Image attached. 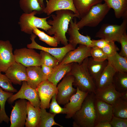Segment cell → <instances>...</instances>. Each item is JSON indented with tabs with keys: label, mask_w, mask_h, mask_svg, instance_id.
Segmentation results:
<instances>
[{
	"label": "cell",
	"mask_w": 127,
	"mask_h": 127,
	"mask_svg": "<svg viewBox=\"0 0 127 127\" xmlns=\"http://www.w3.org/2000/svg\"><path fill=\"white\" fill-rule=\"evenodd\" d=\"M56 15L52 14V20H50L47 22L52 27L47 31V34L53 37L58 44L61 43L64 46L68 44L66 34L67 31L70 21L74 18L79 16L72 11L68 10H63L55 11Z\"/></svg>",
	"instance_id": "1"
},
{
	"label": "cell",
	"mask_w": 127,
	"mask_h": 127,
	"mask_svg": "<svg viewBox=\"0 0 127 127\" xmlns=\"http://www.w3.org/2000/svg\"><path fill=\"white\" fill-rule=\"evenodd\" d=\"M88 59V57L86 58L80 64L73 63L71 70L67 74L74 77L73 85L81 91L95 94L97 89L87 68Z\"/></svg>",
	"instance_id": "2"
},
{
	"label": "cell",
	"mask_w": 127,
	"mask_h": 127,
	"mask_svg": "<svg viewBox=\"0 0 127 127\" xmlns=\"http://www.w3.org/2000/svg\"><path fill=\"white\" fill-rule=\"evenodd\" d=\"M95 94L89 93L84 99L81 108L72 117L74 127H94L96 115L94 102Z\"/></svg>",
	"instance_id": "3"
},
{
	"label": "cell",
	"mask_w": 127,
	"mask_h": 127,
	"mask_svg": "<svg viewBox=\"0 0 127 127\" xmlns=\"http://www.w3.org/2000/svg\"><path fill=\"white\" fill-rule=\"evenodd\" d=\"M110 9L105 2L93 6L86 15L77 22L78 29H81L85 27H96L103 20Z\"/></svg>",
	"instance_id": "4"
},
{
	"label": "cell",
	"mask_w": 127,
	"mask_h": 127,
	"mask_svg": "<svg viewBox=\"0 0 127 127\" xmlns=\"http://www.w3.org/2000/svg\"><path fill=\"white\" fill-rule=\"evenodd\" d=\"M37 13V11H34L29 13H23L21 15L18 24L22 32L31 35L33 33L32 28L33 27L41 29L46 32L51 27L47 21L51 16L44 18H39L35 16Z\"/></svg>",
	"instance_id": "5"
},
{
	"label": "cell",
	"mask_w": 127,
	"mask_h": 127,
	"mask_svg": "<svg viewBox=\"0 0 127 127\" xmlns=\"http://www.w3.org/2000/svg\"><path fill=\"white\" fill-rule=\"evenodd\" d=\"M127 18L123 19L120 25L107 24H103L96 33V37L104 39L109 41L119 43L121 36L126 32Z\"/></svg>",
	"instance_id": "6"
},
{
	"label": "cell",
	"mask_w": 127,
	"mask_h": 127,
	"mask_svg": "<svg viewBox=\"0 0 127 127\" xmlns=\"http://www.w3.org/2000/svg\"><path fill=\"white\" fill-rule=\"evenodd\" d=\"M13 54L15 61L26 67L32 66L41 67L42 64L40 54L33 49L28 48L16 49Z\"/></svg>",
	"instance_id": "7"
},
{
	"label": "cell",
	"mask_w": 127,
	"mask_h": 127,
	"mask_svg": "<svg viewBox=\"0 0 127 127\" xmlns=\"http://www.w3.org/2000/svg\"><path fill=\"white\" fill-rule=\"evenodd\" d=\"M74 77L67 74L57 87L56 99L59 104H65L69 101L71 97L76 92V89L73 87Z\"/></svg>",
	"instance_id": "8"
},
{
	"label": "cell",
	"mask_w": 127,
	"mask_h": 127,
	"mask_svg": "<svg viewBox=\"0 0 127 127\" xmlns=\"http://www.w3.org/2000/svg\"><path fill=\"white\" fill-rule=\"evenodd\" d=\"M18 99L28 100L35 107L40 108V100L36 89L31 87L26 81L22 82L19 90L16 94L12 95L7 101L9 104H11Z\"/></svg>",
	"instance_id": "9"
},
{
	"label": "cell",
	"mask_w": 127,
	"mask_h": 127,
	"mask_svg": "<svg viewBox=\"0 0 127 127\" xmlns=\"http://www.w3.org/2000/svg\"><path fill=\"white\" fill-rule=\"evenodd\" d=\"M27 100L20 99L13 107L10 116V127H24L27 114Z\"/></svg>",
	"instance_id": "10"
},
{
	"label": "cell",
	"mask_w": 127,
	"mask_h": 127,
	"mask_svg": "<svg viewBox=\"0 0 127 127\" xmlns=\"http://www.w3.org/2000/svg\"><path fill=\"white\" fill-rule=\"evenodd\" d=\"M37 36L34 33L31 35V43L27 45V48L35 49L47 52L56 58L60 63L66 54L69 51L73 50L75 48L70 44L66 46L60 48H49L42 46L38 44L35 39Z\"/></svg>",
	"instance_id": "11"
},
{
	"label": "cell",
	"mask_w": 127,
	"mask_h": 127,
	"mask_svg": "<svg viewBox=\"0 0 127 127\" xmlns=\"http://www.w3.org/2000/svg\"><path fill=\"white\" fill-rule=\"evenodd\" d=\"M36 89L40 100V108H48L50 100L52 97L57 93L56 86L46 80L40 83Z\"/></svg>",
	"instance_id": "12"
},
{
	"label": "cell",
	"mask_w": 127,
	"mask_h": 127,
	"mask_svg": "<svg viewBox=\"0 0 127 127\" xmlns=\"http://www.w3.org/2000/svg\"><path fill=\"white\" fill-rule=\"evenodd\" d=\"M77 21L75 18L74 21L71 20L70 22L69 28L67 33L69 36L68 42L69 44L75 48L78 44H82L92 47V40L91 37L87 35L84 36L81 34L79 32L77 25Z\"/></svg>",
	"instance_id": "13"
},
{
	"label": "cell",
	"mask_w": 127,
	"mask_h": 127,
	"mask_svg": "<svg viewBox=\"0 0 127 127\" xmlns=\"http://www.w3.org/2000/svg\"><path fill=\"white\" fill-rule=\"evenodd\" d=\"M12 44L8 40H0V72H5L15 62Z\"/></svg>",
	"instance_id": "14"
},
{
	"label": "cell",
	"mask_w": 127,
	"mask_h": 127,
	"mask_svg": "<svg viewBox=\"0 0 127 127\" xmlns=\"http://www.w3.org/2000/svg\"><path fill=\"white\" fill-rule=\"evenodd\" d=\"M91 47L79 44L76 49L68 52L59 64L63 65L75 62L81 64L86 58L91 56Z\"/></svg>",
	"instance_id": "15"
},
{
	"label": "cell",
	"mask_w": 127,
	"mask_h": 127,
	"mask_svg": "<svg viewBox=\"0 0 127 127\" xmlns=\"http://www.w3.org/2000/svg\"><path fill=\"white\" fill-rule=\"evenodd\" d=\"M26 68L15 61L8 68L5 72V74L12 83L21 85L23 81H27Z\"/></svg>",
	"instance_id": "16"
},
{
	"label": "cell",
	"mask_w": 127,
	"mask_h": 127,
	"mask_svg": "<svg viewBox=\"0 0 127 127\" xmlns=\"http://www.w3.org/2000/svg\"><path fill=\"white\" fill-rule=\"evenodd\" d=\"M89 93L80 90L76 87V92L70 98L69 101L64 107L67 110L66 118H72L75 113L80 109L82 103Z\"/></svg>",
	"instance_id": "17"
},
{
	"label": "cell",
	"mask_w": 127,
	"mask_h": 127,
	"mask_svg": "<svg viewBox=\"0 0 127 127\" xmlns=\"http://www.w3.org/2000/svg\"><path fill=\"white\" fill-rule=\"evenodd\" d=\"M46 6L44 10V12L48 16L54 12L63 10H70L74 13L78 15L74 6L73 0H46Z\"/></svg>",
	"instance_id": "18"
},
{
	"label": "cell",
	"mask_w": 127,
	"mask_h": 127,
	"mask_svg": "<svg viewBox=\"0 0 127 127\" xmlns=\"http://www.w3.org/2000/svg\"><path fill=\"white\" fill-rule=\"evenodd\" d=\"M94 105L96 115L95 123L100 122L110 121L113 115L112 105L95 97Z\"/></svg>",
	"instance_id": "19"
},
{
	"label": "cell",
	"mask_w": 127,
	"mask_h": 127,
	"mask_svg": "<svg viewBox=\"0 0 127 127\" xmlns=\"http://www.w3.org/2000/svg\"><path fill=\"white\" fill-rule=\"evenodd\" d=\"M122 94L117 91L112 83L102 89H96L95 94L96 98L112 105Z\"/></svg>",
	"instance_id": "20"
},
{
	"label": "cell",
	"mask_w": 127,
	"mask_h": 127,
	"mask_svg": "<svg viewBox=\"0 0 127 127\" xmlns=\"http://www.w3.org/2000/svg\"><path fill=\"white\" fill-rule=\"evenodd\" d=\"M28 84L31 87L36 89L39 84L47 79L44 75L41 67L32 66L27 67Z\"/></svg>",
	"instance_id": "21"
},
{
	"label": "cell",
	"mask_w": 127,
	"mask_h": 127,
	"mask_svg": "<svg viewBox=\"0 0 127 127\" xmlns=\"http://www.w3.org/2000/svg\"><path fill=\"white\" fill-rule=\"evenodd\" d=\"M114 11L117 19L127 18V0H102Z\"/></svg>",
	"instance_id": "22"
},
{
	"label": "cell",
	"mask_w": 127,
	"mask_h": 127,
	"mask_svg": "<svg viewBox=\"0 0 127 127\" xmlns=\"http://www.w3.org/2000/svg\"><path fill=\"white\" fill-rule=\"evenodd\" d=\"M116 71L110 64H108L95 83L97 89L104 88L112 83L113 76Z\"/></svg>",
	"instance_id": "23"
},
{
	"label": "cell",
	"mask_w": 127,
	"mask_h": 127,
	"mask_svg": "<svg viewBox=\"0 0 127 127\" xmlns=\"http://www.w3.org/2000/svg\"><path fill=\"white\" fill-rule=\"evenodd\" d=\"M108 64L107 60L101 62L94 61L92 57L88 59L87 66L89 72L96 81Z\"/></svg>",
	"instance_id": "24"
},
{
	"label": "cell",
	"mask_w": 127,
	"mask_h": 127,
	"mask_svg": "<svg viewBox=\"0 0 127 127\" xmlns=\"http://www.w3.org/2000/svg\"><path fill=\"white\" fill-rule=\"evenodd\" d=\"M40 108L35 107L29 101L27 102V117L26 127H38L40 118Z\"/></svg>",
	"instance_id": "25"
},
{
	"label": "cell",
	"mask_w": 127,
	"mask_h": 127,
	"mask_svg": "<svg viewBox=\"0 0 127 127\" xmlns=\"http://www.w3.org/2000/svg\"><path fill=\"white\" fill-rule=\"evenodd\" d=\"M73 3L80 19L86 15L93 6L100 3L102 0H73Z\"/></svg>",
	"instance_id": "26"
},
{
	"label": "cell",
	"mask_w": 127,
	"mask_h": 127,
	"mask_svg": "<svg viewBox=\"0 0 127 127\" xmlns=\"http://www.w3.org/2000/svg\"><path fill=\"white\" fill-rule=\"evenodd\" d=\"M72 63L63 65L58 64L54 68L53 73L47 80L56 86L62 79L70 71Z\"/></svg>",
	"instance_id": "27"
},
{
	"label": "cell",
	"mask_w": 127,
	"mask_h": 127,
	"mask_svg": "<svg viewBox=\"0 0 127 127\" xmlns=\"http://www.w3.org/2000/svg\"><path fill=\"white\" fill-rule=\"evenodd\" d=\"M108 63L116 71L127 72V58L120 55L117 52L114 55L107 57Z\"/></svg>",
	"instance_id": "28"
},
{
	"label": "cell",
	"mask_w": 127,
	"mask_h": 127,
	"mask_svg": "<svg viewBox=\"0 0 127 127\" xmlns=\"http://www.w3.org/2000/svg\"><path fill=\"white\" fill-rule=\"evenodd\" d=\"M112 105L113 115L119 118L127 119V99L121 97H119Z\"/></svg>",
	"instance_id": "29"
},
{
	"label": "cell",
	"mask_w": 127,
	"mask_h": 127,
	"mask_svg": "<svg viewBox=\"0 0 127 127\" xmlns=\"http://www.w3.org/2000/svg\"><path fill=\"white\" fill-rule=\"evenodd\" d=\"M112 83L116 90L121 93L127 91V72L116 71Z\"/></svg>",
	"instance_id": "30"
},
{
	"label": "cell",
	"mask_w": 127,
	"mask_h": 127,
	"mask_svg": "<svg viewBox=\"0 0 127 127\" xmlns=\"http://www.w3.org/2000/svg\"><path fill=\"white\" fill-rule=\"evenodd\" d=\"M40 112V121L38 127H51L55 125L63 127L55 121L54 117L56 114L48 112L46 109L41 108Z\"/></svg>",
	"instance_id": "31"
},
{
	"label": "cell",
	"mask_w": 127,
	"mask_h": 127,
	"mask_svg": "<svg viewBox=\"0 0 127 127\" xmlns=\"http://www.w3.org/2000/svg\"><path fill=\"white\" fill-rule=\"evenodd\" d=\"M19 4L24 13H29L34 11H37L38 14L44 12L37 0H20Z\"/></svg>",
	"instance_id": "32"
},
{
	"label": "cell",
	"mask_w": 127,
	"mask_h": 127,
	"mask_svg": "<svg viewBox=\"0 0 127 127\" xmlns=\"http://www.w3.org/2000/svg\"><path fill=\"white\" fill-rule=\"evenodd\" d=\"M13 94V93L5 91L0 87V123L3 121L8 123L10 121V118L5 111V105L8 99Z\"/></svg>",
	"instance_id": "33"
},
{
	"label": "cell",
	"mask_w": 127,
	"mask_h": 127,
	"mask_svg": "<svg viewBox=\"0 0 127 127\" xmlns=\"http://www.w3.org/2000/svg\"><path fill=\"white\" fill-rule=\"evenodd\" d=\"M32 28L33 29V33L37 36L40 40L50 46L54 47L57 46L58 44L53 36H49L35 27H32Z\"/></svg>",
	"instance_id": "34"
},
{
	"label": "cell",
	"mask_w": 127,
	"mask_h": 127,
	"mask_svg": "<svg viewBox=\"0 0 127 127\" xmlns=\"http://www.w3.org/2000/svg\"><path fill=\"white\" fill-rule=\"evenodd\" d=\"M40 54L42 58V64L47 66L54 68L59 64V61L56 58L47 52L41 50Z\"/></svg>",
	"instance_id": "35"
},
{
	"label": "cell",
	"mask_w": 127,
	"mask_h": 127,
	"mask_svg": "<svg viewBox=\"0 0 127 127\" xmlns=\"http://www.w3.org/2000/svg\"><path fill=\"white\" fill-rule=\"evenodd\" d=\"M0 87L6 91L12 93L17 92L12 83L5 74H2L0 72Z\"/></svg>",
	"instance_id": "36"
},
{
	"label": "cell",
	"mask_w": 127,
	"mask_h": 127,
	"mask_svg": "<svg viewBox=\"0 0 127 127\" xmlns=\"http://www.w3.org/2000/svg\"><path fill=\"white\" fill-rule=\"evenodd\" d=\"M90 53L94 61L101 62L107 60V56L101 48L97 47L94 46L91 47Z\"/></svg>",
	"instance_id": "37"
},
{
	"label": "cell",
	"mask_w": 127,
	"mask_h": 127,
	"mask_svg": "<svg viewBox=\"0 0 127 127\" xmlns=\"http://www.w3.org/2000/svg\"><path fill=\"white\" fill-rule=\"evenodd\" d=\"M56 94H55L51 99L52 101L49 106L50 112L56 115L60 113L66 114L67 110L65 107H62L58 103L56 99Z\"/></svg>",
	"instance_id": "38"
},
{
	"label": "cell",
	"mask_w": 127,
	"mask_h": 127,
	"mask_svg": "<svg viewBox=\"0 0 127 127\" xmlns=\"http://www.w3.org/2000/svg\"><path fill=\"white\" fill-rule=\"evenodd\" d=\"M115 42L113 41H109L105 46L101 49L107 57L114 55L119 50V48Z\"/></svg>",
	"instance_id": "39"
},
{
	"label": "cell",
	"mask_w": 127,
	"mask_h": 127,
	"mask_svg": "<svg viewBox=\"0 0 127 127\" xmlns=\"http://www.w3.org/2000/svg\"><path fill=\"white\" fill-rule=\"evenodd\" d=\"M119 43L121 45V49L119 54L121 56L127 58V34L126 32L120 37Z\"/></svg>",
	"instance_id": "40"
},
{
	"label": "cell",
	"mask_w": 127,
	"mask_h": 127,
	"mask_svg": "<svg viewBox=\"0 0 127 127\" xmlns=\"http://www.w3.org/2000/svg\"><path fill=\"white\" fill-rule=\"evenodd\" d=\"M112 127H127V119H124L116 117L113 115L109 122Z\"/></svg>",
	"instance_id": "41"
},
{
	"label": "cell",
	"mask_w": 127,
	"mask_h": 127,
	"mask_svg": "<svg viewBox=\"0 0 127 127\" xmlns=\"http://www.w3.org/2000/svg\"><path fill=\"white\" fill-rule=\"evenodd\" d=\"M41 67L44 75L47 79H48L51 77L53 73L54 68L47 66L43 64H42Z\"/></svg>",
	"instance_id": "42"
},
{
	"label": "cell",
	"mask_w": 127,
	"mask_h": 127,
	"mask_svg": "<svg viewBox=\"0 0 127 127\" xmlns=\"http://www.w3.org/2000/svg\"><path fill=\"white\" fill-rule=\"evenodd\" d=\"M92 40L93 47L96 46L101 49L105 46L109 42L103 39L96 40Z\"/></svg>",
	"instance_id": "43"
},
{
	"label": "cell",
	"mask_w": 127,
	"mask_h": 127,
	"mask_svg": "<svg viewBox=\"0 0 127 127\" xmlns=\"http://www.w3.org/2000/svg\"><path fill=\"white\" fill-rule=\"evenodd\" d=\"M94 127H112L109 122L102 121L96 123Z\"/></svg>",
	"instance_id": "44"
},
{
	"label": "cell",
	"mask_w": 127,
	"mask_h": 127,
	"mask_svg": "<svg viewBox=\"0 0 127 127\" xmlns=\"http://www.w3.org/2000/svg\"><path fill=\"white\" fill-rule=\"evenodd\" d=\"M40 6L43 11L45 8V6L44 2V0H37Z\"/></svg>",
	"instance_id": "45"
}]
</instances>
